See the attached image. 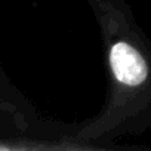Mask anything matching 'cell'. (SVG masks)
<instances>
[{"mask_svg": "<svg viewBox=\"0 0 151 151\" xmlns=\"http://www.w3.org/2000/svg\"><path fill=\"white\" fill-rule=\"evenodd\" d=\"M110 65L119 83L139 86L148 77V65L138 49L126 42H117L110 50Z\"/></svg>", "mask_w": 151, "mask_h": 151, "instance_id": "obj_1", "label": "cell"}]
</instances>
